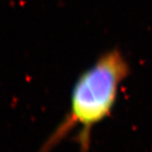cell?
I'll return each instance as SVG.
<instances>
[{"mask_svg": "<svg viewBox=\"0 0 152 152\" xmlns=\"http://www.w3.org/2000/svg\"><path fill=\"white\" fill-rule=\"evenodd\" d=\"M129 70L119 49L113 48L101 55L76 80L68 114L39 152L50 151L78 126L80 128L78 143L81 152H88L91 129L111 114L120 85L129 75Z\"/></svg>", "mask_w": 152, "mask_h": 152, "instance_id": "6da1fadb", "label": "cell"}]
</instances>
